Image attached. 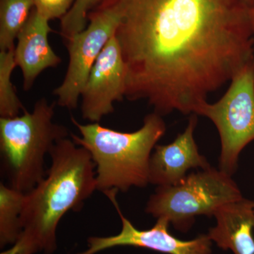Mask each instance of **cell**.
Segmentation results:
<instances>
[{
    "mask_svg": "<svg viewBox=\"0 0 254 254\" xmlns=\"http://www.w3.org/2000/svg\"><path fill=\"white\" fill-rule=\"evenodd\" d=\"M125 66V98L163 116L195 114L209 93L254 61L245 0H112Z\"/></svg>",
    "mask_w": 254,
    "mask_h": 254,
    "instance_id": "6da1fadb",
    "label": "cell"
},
{
    "mask_svg": "<svg viewBox=\"0 0 254 254\" xmlns=\"http://www.w3.org/2000/svg\"><path fill=\"white\" fill-rule=\"evenodd\" d=\"M51 165L46 175L26 193L22 232L41 252L57 250V228L68 211H77L97 190L95 166L89 152L72 139L63 138L50 153Z\"/></svg>",
    "mask_w": 254,
    "mask_h": 254,
    "instance_id": "7a4b0ae2",
    "label": "cell"
},
{
    "mask_svg": "<svg viewBox=\"0 0 254 254\" xmlns=\"http://www.w3.org/2000/svg\"><path fill=\"white\" fill-rule=\"evenodd\" d=\"M71 120L80 133H71V139L89 152L95 164L97 190L127 192L149 184L152 151L166 131L161 115L148 114L133 132L115 131L99 123L82 125L73 117Z\"/></svg>",
    "mask_w": 254,
    "mask_h": 254,
    "instance_id": "3957f363",
    "label": "cell"
},
{
    "mask_svg": "<svg viewBox=\"0 0 254 254\" xmlns=\"http://www.w3.org/2000/svg\"><path fill=\"white\" fill-rule=\"evenodd\" d=\"M55 103L36 102L33 111L0 118V151L9 186L28 193L46 175V156L60 140L67 138V128L54 123Z\"/></svg>",
    "mask_w": 254,
    "mask_h": 254,
    "instance_id": "277c9868",
    "label": "cell"
},
{
    "mask_svg": "<svg viewBox=\"0 0 254 254\" xmlns=\"http://www.w3.org/2000/svg\"><path fill=\"white\" fill-rule=\"evenodd\" d=\"M242 198L231 176L210 167L190 174L177 185L158 187L145 211L157 219H166L175 229L185 232L195 217L214 216L222 205Z\"/></svg>",
    "mask_w": 254,
    "mask_h": 254,
    "instance_id": "5b68a950",
    "label": "cell"
},
{
    "mask_svg": "<svg viewBox=\"0 0 254 254\" xmlns=\"http://www.w3.org/2000/svg\"><path fill=\"white\" fill-rule=\"evenodd\" d=\"M195 114L210 119L218 128L221 140L219 167L232 176L241 152L254 140V61L232 78L218 102H204Z\"/></svg>",
    "mask_w": 254,
    "mask_h": 254,
    "instance_id": "8992f818",
    "label": "cell"
},
{
    "mask_svg": "<svg viewBox=\"0 0 254 254\" xmlns=\"http://www.w3.org/2000/svg\"><path fill=\"white\" fill-rule=\"evenodd\" d=\"M88 26L66 41L68 64L63 81L53 93L58 105L72 110L77 108L81 92L93 65L115 34L120 14L112 0H104L88 16Z\"/></svg>",
    "mask_w": 254,
    "mask_h": 254,
    "instance_id": "52a82bcc",
    "label": "cell"
},
{
    "mask_svg": "<svg viewBox=\"0 0 254 254\" xmlns=\"http://www.w3.org/2000/svg\"><path fill=\"white\" fill-rule=\"evenodd\" d=\"M118 190L104 192L112 202L121 219L122 230L110 237H91L88 239V249L77 254H96L118 247H135L166 254H210L211 242L208 235H202L193 240L183 241L174 237L168 230L170 222L158 218L149 230H140L133 226L124 215L117 200Z\"/></svg>",
    "mask_w": 254,
    "mask_h": 254,
    "instance_id": "ba28073f",
    "label": "cell"
},
{
    "mask_svg": "<svg viewBox=\"0 0 254 254\" xmlns=\"http://www.w3.org/2000/svg\"><path fill=\"white\" fill-rule=\"evenodd\" d=\"M127 71L115 35L103 48L92 68L81 94L84 120L99 123L114 112V103L122 101L126 92Z\"/></svg>",
    "mask_w": 254,
    "mask_h": 254,
    "instance_id": "9c48e42d",
    "label": "cell"
},
{
    "mask_svg": "<svg viewBox=\"0 0 254 254\" xmlns=\"http://www.w3.org/2000/svg\"><path fill=\"white\" fill-rule=\"evenodd\" d=\"M196 114H192L188 125L171 143L156 145L150 157L149 183L158 187L177 185L191 168H210L206 158L200 155L193 137Z\"/></svg>",
    "mask_w": 254,
    "mask_h": 254,
    "instance_id": "30bf717a",
    "label": "cell"
},
{
    "mask_svg": "<svg viewBox=\"0 0 254 254\" xmlns=\"http://www.w3.org/2000/svg\"><path fill=\"white\" fill-rule=\"evenodd\" d=\"M49 20L33 9L27 22L18 33L14 48L16 66L21 68L23 90L29 91L43 71L57 67L62 59L55 53L48 41L53 31Z\"/></svg>",
    "mask_w": 254,
    "mask_h": 254,
    "instance_id": "8fae6325",
    "label": "cell"
},
{
    "mask_svg": "<svg viewBox=\"0 0 254 254\" xmlns=\"http://www.w3.org/2000/svg\"><path fill=\"white\" fill-rule=\"evenodd\" d=\"M216 226L208 237L224 250L254 254V202L242 198L222 205L214 215Z\"/></svg>",
    "mask_w": 254,
    "mask_h": 254,
    "instance_id": "7c38bea8",
    "label": "cell"
},
{
    "mask_svg": "<svg viewBox=\"0 0 254 254\" xmlns=\"http://www.w3.org/2000/svg\"><path fill=\"white\" fill-rule=\"evenodd\" d=\"M26 193L0 184V247L13 245L22 232V215Z\"/></svg>",
    "mask_w": 254,
    "mask_h": 254,
    "instance_id": "4fadbf2b",
    "label": "cell"
},
{
    "mask_svg": "<svg viewBox=\"0 0 254 254\" xmlns=\"http://www.w3.org/2000/svg\"><path fill=\"white\" fill-rule=\"evenodd\" d=\"M33 9V0H0V51L14 50V42Z\"/></svg>",
    "mask_w": 254,
    "mask_h": 254,
    "instance_id": "5bb4252c",
    "label": "cell"
},
{
    "mask_svg": "<svg viewBox=\"0 0 254 254\" xmlns=\"http://www.w3.org/2000/svg\"><path fill=\"white\" fill-rule=\"evenodd\" d=\"M14 50L0 51V115L11 118L19 115L24 107L16 94L11 74L16 67Z\"/></svg>",
    "mask_w": 254,
    "mask_h": 254,
    "instance_id": "9a60e30c",
    "label": "cell"
},
{
    "mask_svg": "<svg viewBox=\"0 0 254 254\" xmlns=\"http://www.w3.org/2000/svg\"><path fill=\"white\" fill-rule=\"evenodd\" d=\"M104 0H75L71 9L61 18L60 34L65 41L84 30L92 9Z\"/></svg>",
    "mask_w": 254,
    "mask_h": 254,
    "instance_id": "2e32d148",
    "label": "cell"
},
{
    "mask_svg": "<svg viewBox=\"0 0 254 254\" xmlns=\"http://www.w3.org/2000/svg\"><path fill=\"white\" fill-rule=\"evenodd\" d=\"M34 8L48 20L60 18L71 9L75 0H33Z\"/></svg>",
    "mask_w": 254,
    "mask_h": 254,
    "instance_id": "e0dca14e",
    "label": "cell"
},
{
    "mask_svg": "<svg viewBox=\"0 0 254 254\" xmlns=\"http://www.w3.org/2000/svg\"><path fill=\"white\" fill-rule=\"evenodd\" d=\"M41 252L38 245L31 237L21 232L12 247L1 254H34Z\"/></svg>",
    "mask_w": 254,
    "mask_h": 254,
    "instance_id": "ac0fdd59",
    "label": "cell"
},
{
    "mask_svg": "<svg viewBox=\"0 0 254 254\" xmlns=\"http://www.w3.org/2000/svg\"><path fill=\"white\" fill-rule=\"evenodd\" d=\"M252 26H253V31L254 34V6L252 7Z\"/></svg>",
    "mask_w": 254,
    "mask_h": 254,
    "instance_id": "d6986e66",
    "label": "cell"
},
{
    "mask_svg": "<svg viewBox=\"0 0 254 254\" xmlns=\"http://www.w3.org/2000/svg\"><path fill=\"white\" fill-rule=\"evenodd\" d=\"M245 1L251 7L254 6V0H245Z\"/></svg>",
    "mask_w": 254,
    "mask_h": 254,
    "instance_id": "ffe728a7",
    "label": "cell"
}]
</instances>
